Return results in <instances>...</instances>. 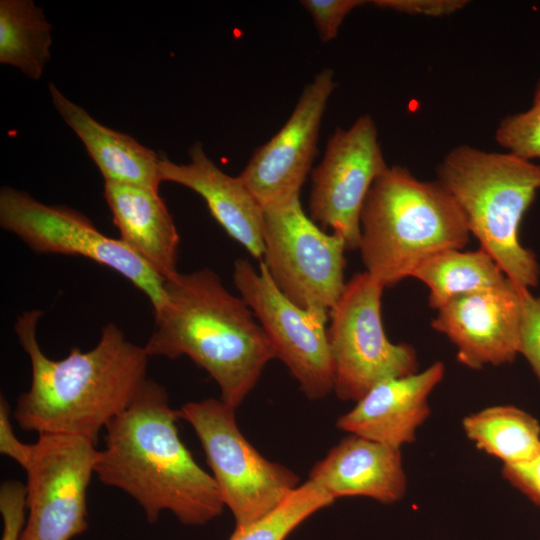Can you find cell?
<instances>
[{"mask_svg":"<svg viewBox=\"0 0 540 540\" xmlns=\"http://www.w3.org/2000/svg\"><path fill=\"white\" fill-rule=\"evenodd\" d=\"M42 315L39 309L27 310L14 325L30 359L31 384L18 397L13 417L27 432L77 435L96 443L99 432L130 405L148 379L150 357L108 323L93 348L73 347L66 357L51 359L37 339Z\"/></svg>","mask_w":540,"mask_h":540,"instance_id":"6da1fadb","label":"cell"},{"mask_svg":"<svg viewBox=\"0 0 540 540\" xmlns=\"http://www.w3.org/2000/svg\"><path fill=\"white\" fill-rule=\"evenodd\" d=\"M178 419L166 389L147 379L106 426L95 475L132 497L150 524L167 511L184 525L202 526L220 516L225 505L213 476L183 444Z\"/></svg>","mask_w":540,"mask_h":540,"instance_id":"7a4b0ae2","label":"cell"},{"mask_svg":"<svg viewBox=\"0 0 540 540\" xmlns=\"http://www.w3.org/2000/svg\"><path fill=\"white\" fill-rule=\"evenodd\" d=\"M144 349L149 357L188 356L235 410L255 387L273 348L253 312L209 268L165 280V302Z\"/></svg>","mask_w":540,"mask_h":540,"instance_id":"3957f363","label":"cell"},{"mask_svg":"<svg viewBox=\"0 0 540 540\" xmlns=\"http://www.w3.org/2000/svg\"><path fill=\"white\" fill-rule=\"evenodd\" d=\"M359 250L384 288L411 277L429 257L463 249L470 232L453 198L437 181L394 165L375 180L363 205Z\"/></svg>","mask_w":540,"mask_h":540,"instance_id":"277c9868","label":"cell"},{"mask_svg":"<svg viewBox=\"0 0 540 540\" xmlns=\"http://www.w3.org/2000/svg\"><path fill=\"white\" fill-rule=\"evenodd\" d=\"M437 181L460 209L468 230L517 286H537L540 266L522 246L519 228L540 190V165L510 153L460 145L437 168Z\"/></svg>","mask_w":540,"mask_h":540,"instance_id":"5b68a950","label":"cell"},{"mask_svg":"<svg viewBox=\"0 0 540 540\" xmlns=\"http://www.w3.org/2000/svg\"><path fill=\"white\" fill-rule=\"evenodd\" d=\"M235 411L215 398L187 402L178 409L179 418L199 438L235 529H243L274 510L299 486L300 479L287 467L264 458L247 441Z\"/></svg>","mask_w":540,"mask_h":540,"instance_id":"8992f818","label":"cell"},{"mask_svg":"<svg viewBox=\"0 0 540 540\" xmlns=\"http://www.w3.org/2000/svg\"><path fill=\"white\" fill-rule=\"evenodd\" d=\"M384 287L367 272L354 275L329 313L327 338L334 388L343 401H359L388 379L418 372L415 349L394 344L381 317Z\"/></svg>","mask_w":540,"mask_h":540,"instance_id":"52a82bcc","label":"cell"},{"mask_svg":"<svg viewBox=\"0 0 540 540\" xmlns=\"http://www.w3.org/2000/svg\"><path fill=\"white\" fill-rule=\"evenodd\" d=\"M0 226L36 254L81 256L118 272L146 295L154 313L165 302V279L119 238L103 234L74 209L48 205L25 191L4 186Z\"/></svg>","mask_w":540,"mask_h":540,"instance_id":"ba28073f","label":"cell"},{"mask_svg":"<svg viewBox=\"0 0 540 540\" xmlns=\"http://www.w3.org/2000/svg\"><path fill=\"white\" fill-rule=\"evenodd\" d=\"M261 260L282 294L297 306L329 314L344 288L346 244L304 212L300 199L263 208Z\"/></svg>","mask_w":540,"mask_h":540,"instance_id":"9c48e42d","label":"cell"},{"mask_svg":"<svg viewBox=\"0 0 540 540\" xmlns=\"http://www.w3.org/2000/svg\"><path fill=\"white\" fill-rule=\"evenodd\" d=\"M233 280L267 336L275 358L287 366L308 399L325 398L334 388L326 327L329 314L291 302L274 284L262 261L256 270L248 260L236 259Z\"/></svg>","mask_w":540,"mask_h":540,"instance_id":"30bf717a","label":"cell"},{"mask_svg":"<svg viewBox=\"0 0 540 540\" xmlns=\"http://www.w3.org/2000/svg\"><path fill=\"white\" fill-rule=\"evenodd\" d=\"M99 457L96 443L39 434L27 475V522L21 540H71L88 528L87 490Z\"/></svg>","mask_w":540,"mask_h":540,"instance_id":"8fae6325","label":"cell"},{"mask_svg":"<svg viewBox=\"0 0 540 540\" xmlns=\"http://www.w3.org/2000/svg\"><path fill=\"white\" fill-rule=\"evenodd\" d=\"M387 168L371 116H360L347 129L337 128L312 172L310 218L342 238L347 250L358 249L364 202Z\"/></svg>","mask_w":540,"mask_h":540,"instance_id":"7c38bea8","label":"cell"},{"mask_svg":"<svg viewBox=\"0 0 540 540\" xmlns=\"http://www.w3.org/2000/svg\"><path fill=\"white\" fill-rule=\"evenodd\" d=\"M335 86L331 69L324 68L315 75L282 128L254 152L238 175L263 208L299 199Z\"/></svg>","mask_w":540,"mask_h":540,"instance_id":"4fadbf2b","label":"cell"},{"mask_svg":"<svg viewBox=\"0 0 540 540\" xmlns=\"http://www.w3.org/2000/svg\"><path fill=\"white\" fill-rule=\"evenodd\" d=\"M521 287L506 285L452 299L431 326L457 349V360L471 369L511 363L519 354Z\"/></svg>","mask_w":540,"mask_h":540,"instance_id":"5bb4252c","label":"cell"},{"mask_svg":"<svg viewBox=\"0 0 540 540\" xmlns=\"http://www.w3.org/2000/svg\"><path fill=\"white\" fill-rule=\"evenodd\" d=\"M444 374V364L437 361L421 372L380 382L340 416L336 425L350 434L401 449L415 441L417 430L430 416L428 398Z\"/></svg>","mask_w":540,"mask_h":540,"instance_id":"9a60e30c","label":"cell"},{"mask_svg":"<svg viewBox=\"0 0 540 540\" xmlns=\"http://www.w3.org/2000/svg\"><path fill=\"white\" fill-rule=\"evenodd\" d=\"M190 163L177 164L160 155L162 182L185 186L205 201L225 232L261 261L264 255L263 207L239 177L223 172L205 153L200 142L189 149Z\"/></svg>","mask_w":540,"mask_h":540,"instance_id":"2e32d148","label":"cell"},{"mask_svg":"<svg viewBox=\"0 0 540 540\" xmlns=\"http://www.w3.org/2000/svg\"><path fill=\"white\" fill-rule=\"evenodd\" d=\"M308 480L334 500L362 496L392 504L407 490L401 449L353 434L312 467Z\"/></svg>","mask_w":540,"mask_h":540,"instance_id":"e0dca14e","label":"cell"},{"mask_svg":"<svg viewBox=\"0 0 540 540\" xmlns=\"http://www.w3.org/2000/svg\"><path fill=\"white\" fill-rule=\"evenodd\" d=\"M104 198L120 240L165 280L177 273L179 235L157 190L105 181Z\"/></svg>","mask_w":540,"mask_h":540,"instance_id":"ac0fdd59","label":"cell"},{"mask_svg":"<svg viewBox=\"0 0 540 540\" xmlns=\"http://www.w3.org/2000/svg\"><path fill=\"white\" fill-rule=\"evenodd\" d=\"M52 103L80 138L105 181L143 186L159 191L160 155L131 136L96 121L82 107L49 83Z\"/></svg>","mask_w":540,"mask_h":540,"instance_id":"d6986e66","label":"cell"},{"mask_svg":"<svg viewBox=\"0 0 540 540\" xmlns=\"http://www.w3.org/2000/svg\"><path fill=\"white\" fill-rule=\"evenodd\" d=\"M462 427L477 449L502 461L520 465L540 455V423L513 405H496L465 416Z\"/></svg>","mask_w":540,"mask_h":540,"instance_id":"ffe728a7","label":"cell"},{"mask_svg":"<svg viewBox=\"0 0 540 540\" xmlns=\"http://www.w3.org/2000/svg\"><path fill=\"white\" fill-rule=\"evenodd\" d=\"M411 277L429 289V305L439 310L449 301L476 291L506 285L510 279L482 248L474 251L450 249L423 261Z\"/></svg>","mask_w":540,"mask_h":540,"instance_id":"44dd1931","label":"cell"},{"mask_svg":"<svg viewBox=\"0 0 540 540\" xmlns=\"http://www.w3.org/2000/svg\"><path fill=\"white\" fill-rule=\"evenodd\" d=\"M52 26L32 0L0 1V63L38 80L50 60Z\"/></svg>","mask_w":540,"mask_h":540,"instance_id":"7402d4cb","label":"cell"},{"mask_svg":"<svg viewBox=\"0 0 540 540\" xmlns=\"http://www.w3.org/2000/svg\"><path fill=\"white\" fill-rule=\"evenodd\" d=\"M334 501L321 487L307 480L270 513L243 529H234L229 540H286L300 524Z\"/></svg>","mask_w":540,"mask_h":540,"instance_id":"603a6c76","label":"cell"},{"mask_svg":"<svg viewBox=\"0 0 540 540\" xmlns=\"http://www.w3.org/2000/svg\"><path fill=\"white\" fill-rule=\"evenodd\" d=\"M497 143L523 160L540 159V100L531 108L502 119L495 132Z\"/></svg>","mask_w":540,"mask_h":540,"instance_id":"cb8c5ba5","label":"cell"},{"mask_svg":"<svg viewBox=\"0 0 540 540\" xmlns=\"http://www.w3.org/2000/svg\"><path fill=\"white\" fill-rule=\"evenodd\" d=\"M1 540H21L27 522L26 485L6 480L0 486Z\"/></svg>","mask_w":540,"mask_h":540,"instance_id":"d4e9b609","label":"cell"},{"mask_svg":"<svg viewBox=\"0 0 540 540\" xmlns=\"http://www.w3.org/2000/svg\"><path fill=\"white\" fill-rule=\"evenodd\" d=\"M521 302L519 354L525 357L540 382V296L521 287Z\"/></svg>","mask_w":540,"mask_h":540,"instance_id":"484cf974","label":"cell"},{"mask_svg":"<svg viewBox=\"0 0 540 540\" xmlns=\"http://www.w3.org/2000/svg\"><path fill=\"white\" fill-rule=\"evenodd\" d=\"M301 5L310 13L318 35L323 42L336 38L345 17L363 0H302Z\"/></svg>","mask_w":540,"mask_h":540,"instance_id":"4316f807","label":"cell"},{"mask_svg":"<svg viewBox=\"0 0 540 540\" xmlns=\"http://www.w3.org/2000/svg\"><path fill=\"white\" fill-rule=\"evenodd\" d=\"M371 5L385 10L428 17H442L456 13L469 2L467 0H373Z\"/></svg>","mask_w":540,"mask_h":540,"instance_id":"83f0119b","label":"cell"},{"mask_svg":"<svg viewBox=\"0 0 540 540\" xmlns=\"http://www.w3.org/2000/svg\"><path fill=\"white\" fill-rule=\"evenodd\" d=\"M32 452V444L21 442L14 433L11 422V408L7 399L0 397V453L19 464L24 470Z\"/></svg>","mask_w":540,"mask_h":540,"instance_id":"f1b7e54d","label":"cell"},{"mask_svg":"<svg viewBox=\"0 0 540 540\" xmlns=\"http://www.w3.org/2000/svg\"><path fill=\"white\" fill-rule=\"evenodd\" d=\"M503 478L516 490L540 507V455L520 465H503Z\"/></svg>","mask_w":540,"mask_h":540,"instance_id":"f546056e","label":"cell"},{"mask_svg":"<svg viewBox=\"0 0 540 540\" xmlns=\"http://www.w3.org/2000/svg\"><path fill=\"white\" fill-rule=\"evenodd\" d=\"M540 100V79L537 82L535 92H534V100L533 101H539Z\"/></svg>","mask_w":540,"mask_h":540,"instance_id":"4dcf8cb0","label":"cell"}]
</instances>
